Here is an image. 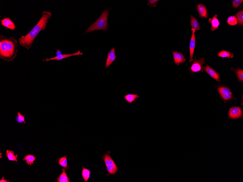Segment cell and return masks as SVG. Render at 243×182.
<instances>
[{
    "instance_id": "18",
    "label": "cell",
    "mask_w": 243,
    "mask_h": 182,
    "mask_svg": "<svg viewBox=\"0 0 243 182\" xmlns=\"http://www.w3.org/2000/svg\"><path fill=\"white\" fill-rule=\"evenodd\" d=\"M66 170L62 169V172L59 177L57 178V182H70V178L67 177L66 172Z\"/></svg>"
},
{
    "instance_id": "30",
    "label": "cell",
    "mask_w": 243,
    "mask_h": 182,
    "mask_svg": "<svg viewBox=\"0 0 243 182\" xmlns=\"http://www.w3.org/2000/svg\"><path fill=\"white\" fill-rule=\"evenodd\" d=\"M148 1V5L150 7L152 6L153 7H155L156 6V4L159 1L158 0H149Z\"/></svg>"
},
{
    "instance_id": "16",
    "label": "cell",
    "mask_w": 243,
    "mask_h": 182,
    "mask_svg": "<svg viewBox=\"0 0 243 182\" xmlns=\"http://www.w3.org/2000/svg\"><path fill=\"white\" fill-rule=\"evenodd\" d=\"M106 171L108 173V175H115L118 171V168L116 164H114L106 166Z\"/></svg>"
},
{
    "instance_id": "32",
    "label": "cell",
    "mask_w": 243,
    "mask_h": 182,
    "mask_svg": "<svg viewBox=\"0 0 243 182\" xmlns=\"http://www.w3.org/2000/svg\"><path fill=\"white\" fill-rule=\"evenodd\" d=\"M9 181H8L7 180H5L4 179V177H2V180H0V182H9Z\"/></svg>"
},
{
    "instance_id": "21",
    "label": "cell",
    "mask_w": 243,
    "mask_h": 182,
    "mask_svg": "<svg viewBox=\"0 0 243 182\" xmlns=\"http://www.w3.org/2000/svg\"><path fill=\"white\" fill-rule=\"evenodd\" d=\"M6 156L8 158L9 160L17 162L18 155H15L14 152L12 150H7L6 151Z\"/></svg>"
},
{
    "instance_id": "8",
    "label": "cell",
    "mask_w": 243,
    "mask_h": 182,
    "mask_svg": "<svg viewBox=\"0 0 243 182\" xmlns=\"http://www.w3.org/2000/svg\"><path fill=\"white\" fill-rule=\"evenodd\" d=\"M192 31L191 38L190 46H189V49H190V60L189 62H191L193 61V54L195 47V30H191Z\"/></svg>"
},
{
    "instance_id": "29",
    "label": "cell",
    "mask_w": 243,
    "mask_h": 182,
    "mask_svg": "<svg viewBox=\"0 0 243 182\" xmlns=\"http://www.w3.org/2000/svg\"><path fill=\"white\" fill-rule=\"evenodd\" d=\"M243 0H233L232 3V6L234 9H236L243 2Z\"/></svg>"
},
{
    "instance_id": "28",
    "label": "cell",
    "mask_w": 243,
    "mask_h": 182,
    "mask_svg": "<svg viewBox=\"0 0 243 182\" xmlns=\"http://www.w3.org/2000/svg\"><path fill=\"white\" fill-rule=\"evenodd\" d=\"M227 23L230 25L234 26L237 24V20L236 16H230L228 18Z\"/></svg>"
},
{
    "instance_id": "11",
    "label": "cell",
    "mask_w": 243,
    "mask_h": 182,
    "mask_svg": "<svg viewBox=\"0 0 243 182\" xmlns=\"http://www.w3.org/2000/svg\"><path fill=\"white\" fill-rule=\"evenodd\" d=\"M174 61V62L177 65L184 63L186 61L184 55L180 52L173 51L172 52Z\"/></svg>"
},
{
    "instance_id": "27",
    "label": "cell",
    "mask_w": 243,
    "mask_h": 182,
    "mask_svg": "<svg viewBox=\"0 0 243 182\" xmlns=\"http://www.w3.org/2000/svg\"><path fill=\"white\" fill-rule=\"evenodd\" d=\"M235 73H236L239 80L242 82L243 81V71L242 69L237 68L234 69Z\"/></svg>"
},
{
    "instance_id": "9",
    "label": "cell",
    "mask_w": 243,
    "mask_h": 182,
    "mask_svg": "<svg viewBox=\"0 0 243 182\" xmlns=\"http://www.w3.org/2000/svg\"><path fill=\"white\" fill-rule=\"evenodd\" d=\"M116 58L117 57L116 55L115 48L114 47L112 48L110 51L108 53L106 62L105 69H107L109 67L112 65V63L116 60Z\"/></svg>"
},
{
    "instance_id": "7",
    "label": "cell",
    "mask_w": 243,
    "mask_h": 182,
    "mask_svg": "<svg viewBox=\"0 0 243 182\" xmlns=\"http://www.w3.org/2000/svg\"><path fill=\"white\" fill-rule=\"evenodd\" d=\"M242 112L241 108L236 107L230 109L228 112V116L232 119H238L242 116Z\"/></svg>"
},
{
    "instance_id": "2",
    "label": "cell",
    "mask_w": 243,
    "mask_h": 182,
    "mask_svg": "<svg viewBox=\"0 0 243 182\" xmlns=\"http://www.w3.org/2000/svg\"><path fill=\"white\" fill-rule=\"evenodd\" d=\"M18 45L16 39L7 38L1 35L0 37V58L7 61H13L17 57Z\"/></svg>"
},
{
    "instance_id": "20",
    "label": "cell",
    "mask_w": 243,
    "mask_h": 182,
    "mask_svg": "<svg viewBox=\"0 0 243 182\" xmlns=\"http://www.w3.org/2000/svg\"><path fill=\"white\" fill-rule=\"evenodd\" d=\"M36 159V157L34 155L28 154L24 157L23 160L26 161V163L27 164L31 166V165L33 164L34 162Z\"/></svg>"
},
{
    "instance_id": "17",
    "label": "cell",
    "mask_w": 243,
    "mask_h": 182,
    "mask_svg": "<svg viewBox=\"0 0 243 182\" xmlns=\"http://www.w3.org/2000/svg\"><path fill=\"white\" fill-rule=\"evenodd\" d=\"M139 97V96L137 94H128L125 95L124 98L128 103L131 104L133 102H135L136 99Z\"/></svg>"
},
{
    "instance_id": "19",
    "label": "cell",
    "mask_w": 243,
    "mask_h": 182,
    "mask_svg": "<svg viewBox=\"0 0 243 182\" xmlns=\"http://www.w3.org/2000/svg\"><path fill=\"white\" fill-rule=\"evenodd\" d=\"M103 160H104L106 166L115 164L114 161L111 158L109 154H104L103 157Z\"/></svg>"
},
{
    "instance_id": "14",
    "label": "cell",
    "mask_w": 243,
    "mask_h": 182,
    "mask_svg": "<svg viewBox=\"0 0 243 182\" xmlns=\"http://www.w3.org/2000/svg\"><path fill=\"white\" fill-rule=\"evenodd\" d=\"M218 16L215 15L212 18H210L209 20V23L211 24V30L213 31L219 28V22L217 18Z\"/></svg>"
},
{
    "instance_id": "33",
    "label": "cell",
    "mask_w": 243,
    "mask_h": 182,
    "mask_svg": "<svg viewBox=\"0 0 243 182\" xmlns=\"http://www.w3.org/2000/svg\"><path fill=\"white\" fill-rule=\"evenodd\" d=\"M0 154H1V158H2V154L1 153H0Z\"/></svg>"
},
{
    "instance_id": "6",
    "label": "cell",
    "mask_w": 243,
    "mask_h": 182,
    "mask_svg": "<svg viewBox=\"0 0 243 182\" xmlns=\"http://www.w3.org/2000/svg\"><path fill=\"white\" fill-rule=\"evenodd\" d=\"M83 54L82 52H81L80 51H79L78 52H75L74 53H70V54H63L60 55L59 56H57L56 57H52L50 58H47L43 60V61H59L63 59L68 57H71L73 56H79L80 55Z\"/></svg>"
},
{
    "instance_id": "10",
    "label": "cell",
    "mask_w": 243,
    "mask_h": 182,
    "mask_svg": "<svg viewBox=\"0 0 243 182\" xmlns=\"http://www.w3.org/2000/svg\"><path fill=\"white\" fill-rule=\"evenodd\" d=\"M203 70L207 72L211 78H214L218 82H220L221 79L219 74L215 70H214L213 68L207 65L206 66L203 67Z\"/></svg>"
},
{
    "instance_id": "25",
    "label": "cell",
    "mask_w": 243,
    "mask_h": 182,
    "mask_svg": "<svg viewBox=\"0 0 243 182\" xmlns=\"http://www.w3.org/2000/svg\"><path fill=\"white\" fill-rule=\"evenodd\" d=\"M237 20V24L240 25L243 24V11L241 10L236 14V17Z\"/></svg>"
},
{
    "instance_id": "24",
    "label": "cell",
    "mask_w": 243,
    "mask_h": 182,
    "mask_svg": "<svg viewBox=\"0 0 243 182\" xmlns=\"http://www.w3.org/2000/svg\"><path fill=\"white\" fill-rule=\"evenodd\" d=\"M58 163L60 166L64 167L65 169H68L69 167L67 166V158L66 156L60 158L59 160Z\"/></svg>"
},
{
    "instance_id": "3",
    "label": "cell",
    "mask_w": 243,
    "mask_h": 182,
    "mask_svg": "<svg viewBox=\"0 0 243 182\" xmlns=\"http://www.w3.org/2000/svg\"><path fill=\"white\" fill-rule=\"evenodd\" d=\"M109 11L110 10L105 9L98 19L85 31V33L100 30L107 31L108 28V17Z\"/></svg>"
},
{
    "instance_id": "4",
    "label": "cell",
    "mask_w": 243,
    "mask_h": 182,
    "mask_svg": "<svg viewBox=\"0 0 243 182\" xmlns=\"http://www.w3.org/2000/svg\"><path fill=\"white\" fill-rule=\"evenodd\" d=\"M205 63L204 59L200 58L197 59L195 58V60L193 62V65L189 69L191 74H193L197 72H203V65Z\"/></svg>"
},
{
    "instance_id": "5",
    "label": "cell",
    "mask_w": 243,
    "mask_h": 182,
    "mask_svg": "<svg viewBox=\"0 0 243 182\" xmlns=\"http://www.w3.org/2000/svg\"><path fill=\"white\" fill-rule=\"evenodd\" d=\"M218 90L222 98L224 100L228 101L232 99V93L228 87L224 86H219L218 88Z\"/></svg>"
},
{
    "instance_id": "13",
    "label": "cell",
    "mask_w": 243,
    "mask_h": 182,
    "mask_svg": "<svg viewBox=\"0 0 243 182\" xmlns=\"http://www.w3.org/2000/svg\"><path fill=\"white\" fill-rule=\"evenodd\" d=\"M197 11L199 13V17L207 18L208 13L205 6L202 4H197Z\"/></svg>"
},
{
    "instance_id": "31",
    "label": "cell",
    "mask_w": 243,
    "mask_h": 182,
    "mask_svg": "<svg viewBox=\"0 0 243 182\" xmlns=\"http://www.w3.org/2000/svg\"><path fill=\"white\" fill-rule=\"evenodd\" d=\"M62 52L61 50L59 49H57L56 50V55L57 56H59L60 55H62Z\"/></svg>"
},
{
    "instance_id": "15",
    "label": "cell",
    "mask_w": 243,
    "mask_h": 182,
    "mask_svg": "<svg viewBox=\"0 0 243 182\" xmlns=\"http://www.w3.org/2000/svg\"><path fill=\"white\" fill-rule=\"evenodd\" d=\"M190 17V25L192 27L191 30L195 31L199 30L200 29L201 27L198 20L192 15H191Z\"/></svg>"
},
{
    "instance_id": "12",
    "label": "cell",
    "mask_w": 243,
    "mask_h": 182,
    "mask_svg": "<svg viewBox=\"0 0 243 182\" xmlns=\"http://www.w3.org/2000/svg\"><path fill=\"white\" fill-rule=\"evenodd\" d=\"M1 24L4 27L12 30H15L16 28L14 22L9 18H5L1 20Z\"/></svg>"
},
{
    "instance_id": "1",
    "label": "cell",
    "mask_w": 243,
    "mask_h": 182,
    "mask_svg": "<svg viewBox=\"0 0 243 182\" xmlns=\"http://www.w3.org/2000/svg\"><path fill=\"white\" fill-rule=\"evenodd\" d=\"M52 13L44 11L42 13L41 18L37 24L25 36H22L19 38L20 45L27 49H29L32 46L34 40L42 31L46 27L48 21L52 16Z\"/></svg>"
},
{
    "instance_id": "23",
    "label": "cell",
    "mask_w": 243,
    "mask_h": 182,
    "mask_svg": "<svg viewBox=\"0 0 243 182\" xmlns=\"http://www.w3.org/2000/svg\"><path fill=\"white\" fill-rule=\"evenodd\" d=\"M218 56L219 57H228V58H230V57L232 58L234 57L233 53H231L230 52L227 51L225 50L221 51L218 53Z\"/></svg>"
},
{
    "instance_id": "26",
    "label": "cell",
    "mask_w": 243,
    "mask_h": 182,
    "mask_svg": "<svg viewBox=\"0 0 243 182\" xmlns=\"http://www.w3.org/2000/svg\"><path fill=\"white\" fill-rule=\"evenodd\" d=\"M17 122L19 124H26L25 117L20 112H18L15 118Z\"/></svg>"
},
{
    "instance_id": "22",
    "label": "cell",
    "mask_w": 243,
    "mask_h": 182,
    "mask_svg": "<svg viewBox=\"0 0 243 182\" xmlns=\"http://www.w3.org/2000/svg\"><path fill=\"white\" fill-rule=\"evenodd\" d=\"M90 175V171L87 169L85 168L83 166V170L82 171V176L84 179V181L86 182L88 181Z\"/></svg>"
}]
</instances>
